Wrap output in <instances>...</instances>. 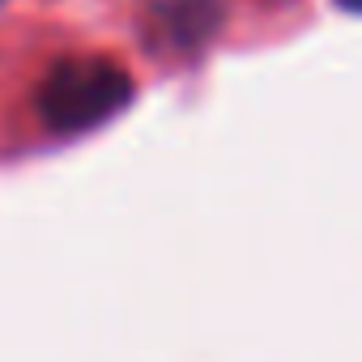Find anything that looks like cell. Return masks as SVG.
Here are the masks:
<instances>
[{"label": "cell", "instance_id": "6da1fadb", "mask_svg": "<svg viewBox=\"0 0 362 362\" xmlns=\"http://www.w3.org/2000/svg\"><path fill=\"white\" fill-rule=\"evenodd\" d=\"M132 98V77L111 56H64L35 86V111L52 132H86Z\"/></svg>", "mask_w": 362, "mask_h": 362}, {"label": "cell", "instance_id": "7a4b0ae2", "mask_svg": "<svg viewBox=\"0 0 362 362\" xmlns=\"http://www.w3.org/2000/svg\"><path fill=\"white\" fill-rule=\"evenodd\" d=\"M153 22L175 47H197L218 30V5L214 0H162L153 9Z\"/></svg>", "mask_w": 362, "mask_h": 362}, {"label": "cell", "instance_id": "3957f363", "mask_svg": "<svg viewBox=\"0 0 362 362\" xmlns=\"http://www.w3.org/2000/svg\"><path fill=\"white\" fill-rule=\"evenodd\" d=\"M337 9H345V13H362V0H332Z\"/></svg>", "mask_w": 362, "mask_h": 362}]
</instances>
